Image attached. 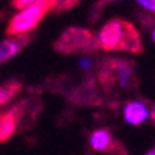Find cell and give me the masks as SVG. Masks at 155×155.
Returning a JSON list of instances; mask_svg holds the SVG:
<instances>
[{"label":"cell","instance_id":"cell-1","mask_svg":"<svg viewBox=\"0 0 155 155\" xmlns=\"http://www.w3.org/2000/svg\"><path fill=\"white\" fill-rule=\"evenodd\" d=\"M98 47L106 51H129V53H141L143 42L135 25L129 20L115 17L102 25L96 34Z\"/></svg>","mask_w":155,"mask_h":155},{"label":"cell","instance_id":"cell-13","mask_svg":"<svg viewBox=\"0 0 155 155\" xmlns=\"http://www.w3.org/2000/svg\"><path fill=\"white\" fill-rule=\"evenodd\" d=\"M138 5H141L143 8H146L150 12H153V9H155V2H138Z\"/></svg>","mask_w":155,"mask_h":155},{"label":"cell","instance_id":"cell-5","mask_svg":"<svg viewBox=\"0 0 155 155\" xmlns=\"http://www.w3.org/2000/svg\"><path fill=\"white\" fill-rule=\"evenodd\" d=\"M88 144L95 152L102 153H113V155H127L124 144H121L118 140H115L110 129H96L92 132L88 138Z\"/></svg>","mask_w":155,"mask_h":155},{"label":"cell","instance_id":"cell-10","mask_svg":"<svg viewBox=\"0 0 155 155\" xmlns=\"http://www.w3.org/2000/svg\"><path fill=\"white\" fill-rule=\"evenodd\" d=\"M22 87H23V84L19 79H12V81L5 82L3 85H0V107L6 106L12 98L17 96L20 93Z\"/></svg>","mask_w":155,"mask_h":155},{"label":"cell","instance_id":"cell-8","mask_svg":"<svg viewBox=\"0 0 155 155\" xmlns=\"http://www.w3.org/2000/svg\"><path fill=\"white\" fill-rule=\"evenodd\" d=\"M71 101H74L76 104H88V106L101 104V98L96 92L95 81H87L84 85L74 88V92L71 93Z\"/></svg>","mask_w":155,"mask_h":155},{"label":"cell","instance_id":"cell-4","mask_svg":"<svg viewBox=\"0 0 155 155\" xmlns=\"http://www.w3.org/2000/svg\"><path fill=\"white\" fill-rule=\"evenodd\" d=\"M98 48L96 34L79 27L67 28L54 42V50L62 54H84L92 53Z\"/></svg>","mask_w":155,"mask_h":155},{"label":"cell","instance_id":"cell-2","mask_svg":"<svg viewBox=\"0 0 155 155\" xmlns=\"http://www.w3.org/2000/svg\"><path fill=\"white\" fill-rule=\"evenodd\" d=\"M96 79L107 92L113 88L129 92L138 87L135 62L124 58H102Z\"/></svg>","mask_w":155,"mask_h":155},{"label":"cell","instance_id":"cell-11","mask_svg":"<svg viewBox=\"0 0 155 155\" xmlns=\"http://www.w3.org/2000/svg\"><path fill=\"white\" fill-rule=\"evenodd\" d=\"M78 2H54L53 3V8H51V11L53 12H59V11H67L73 6H76Z\"/></svg>","mask_w":155,"mask_h":155},{"label":"cell","instance_id":"cell-15","mask_svg":"<svg viewBox=\"0 0 155 155\" xmlns=\"http://www.w3.org/2000/svg\"><path fill=\"white\" fill-rule=\"evenodd\" d=\"M0 17H2V14H0Z\"/></svg>","mask_w":155,"mask_h":155},{"label":"cell","instance_id":"cell-14","mask_svg":"<svg viewBox=\"0 0 155 155\" xmlns=\"http://www.w3.org/2000/svg\"><path fill=\"white\" fill-rule=\"evenodd\" d=\"M146 155H155V150H153V149H150V150H149Z\"/></svg>","mask_w":155,"mask_h":155},{"label":"cell","instance_id":"cell-6","mask_svg":"<svg viewBox=\"0 0 155 155\" xmlns=\"http://www.w3.org/2000/svg\"><path fill=\"white\" fill-rule=\"evenodd\" d=\"M150 113V118L153 120V110L147 109V104L143 101H127L123 109L124 121L130 126H140L143 124Z\"/></svg>","mask_w":155,"mask_h":155},{"label":"cell","instance_id":"cell-3","mask_svg":"<svg viewBox=\"0 0 155 155\" xmlns=\"http://www.w3.org/2000/svg\"><path fill=\"white\" fill-rule=\"evenodd\" d=\"M53 3L54 2H51V0H34L31 6L22 9L14 17H11L6 27V34L9 37H14V36L31 33L41 23V20L51 11Z\"/></svg>","mask_w":155,"mask_h":155},{"label":"cell","instance_id":"cell-12","mask_svg":"<svg viewBox=\"0 0 155 155\" xmlns=\"http://www.w3.org/2000/svg\"><path fill=\"white\" fill-rule=\"evenodd\" d=\"M33 3H34V0H14L11 5L14 8H17V9H25V8L31 6Z\"/></svg>","mask_w":155,"mask_h":155},{"label":"cell","instance_id":"cell-7","mask_svg":"<svg viewBox=\"0 0 155 155\" xmlns=\"http://www.w3.org/2000/svg\"><path fill=\"white\" fill-rule=\"evenodd\" d=\"M31 41H33L31 34L14 36V37H8L5 41H2L0 42V65L3 62L9 61L12 56H16L17 53H20Z\"/></svg>","mask_w":155,"mask_h":155},{"label":"cell","instance_id":"cell-9","mask_svg":"<svg viewBox=\"0 0 155 155\" xmlns=\"http://www.w3.org/2000/svg\"><path fill=\"white\" fill-rule=\"evenodd\" d=\"M16 127H17V121L11 110L0 113V143H5L6 140H9L12 134L16 132Z\"/></svg>","mask_w":155,"mask_h":155}]
</instances>
